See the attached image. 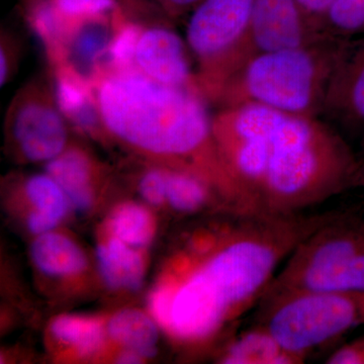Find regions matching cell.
<instances>
[{"label": "cell", "instance_id": "1", "mask_svg": "<svg viewBox=\"0 0 364 364\" xmlns=\"http://www.w3.org/2000/svg\"><path fill=\"white\" fill-rule=\"evenodd\" d=\"M213 131L230 173L259 212L299 214L351 189L359 156L321 117L247 102L219 109Z\"/></svg>", "mask_w": 364, "mask_h": 364}, {"label": "cell", "instance_id": "2", "mask_svg": "<svg viewBox=\"0 0 364 364\" xmlns=\"http://www.w3.org/2000/svg\"><path fill=\"white\" fill-rule=\"evenodd\" d=\"M334 214L239 213L221 245L173 286L170 331L198 341L240 317L258 304L280 263L299 242Z\"/></svg>", "mask_w": 364, "mask_h": 364}, {"label": "cell", "instance_id": "32", "mask_svg": "<svg viewBox=\"0 0 364 364\" xmlns=\"http://www.w3.org/2000/svg\"><path fill=\"white\" fill-rule=\"evenodd\" d=\"M363 154H364V145L363 146Z\"/></svg>", "mask_w": 364, "mask_h": 364}, {"label": "cell", "instance_id": "29", "mask_svg": "<svg viewBox=\"0 0 364 364\" xmlns=\"http://www.w3.org/2000/svg\"><path fill=\"white\" fill-rule=\"evenodd\" d=\"M351 188L364 189V154L358 158V166L352 177Z\"/></svg>", "mask_w": 364, "mask_h": 364}, {"label": "cell", "instance_id": "11", "mask_svg": "<svg viewBox=\"0 0 364 364\" xmlns=\"http://www.w3.org/2000/svg\"><path fill=\"white\" fill-rule=\"evenodd\" d=\"M320 117L364 145V37L353 40L340 63Z\"/></svg>", "mask_w": 364, "mask_h": 364}, {"label": "cell", "instance_id": "6", "mask_svg": "<svg viewBox=\"0 0 364 364\" xmlns=\"http://www.w3.org/2000/svg\"><path fill=\"white\" fill-rule=\"evenodd\" d=\"M257 324L305 360L323 345L364 324V293L296 291L261 296Z\"/></svg>", "mask_w": 364, "mask_h": 364}, {"label": "cell", "instance_id": "13", "mask_svg": "<svg viewBox=\"0 0 364 364\" xmlns=\"http://www.w3.org/2000/svg\"><path fill=\"white\" fill-rule=\"evenodd\" d=\"M26 195L35 205V212L28 217V225L35 234L51 231L63 219L68 210V198L63 189L49 174H36L25 183Z\"/></svg>", "mask_w": 364, "mask_h": 364}, {"label": "cell", "instance_id": "23", "mask_svg": "<svg viewBox=\"0 0 364 364\" xmlns=\"http://www.w3.org/2000/svg\"><path fill=\"white\" fill-rule=\"evenodd\" d=\"M23 56V43L16 33L1 28L0 33V86L11 82L20 68Z\"/></svg>", "mask_w": 364, "mask_h": 364}, {"label": "cell", "instance_id": "17", "mask_svg": "<svg viewBox=\"0 0 364 364\" xmlns=\"http://www.w3.org/2000/svg\"><path fill=\"white\" fill-rule=\"evenodd\" d=\"M109 333L117 343L141 358H152L156 353L158 330L156 325L145 314L138 310H124L112 318Z\"/></svg>", "mask_w": 364, "mask_h": 364}, {"label": "cell", "instance_id": "3", "mask_svg": "<svg viewBox=\"0 0 364 364\" xmlns=\"http://www.w3.org/2000/svg\"><path fill=\"white\" fill-rule=\"evenodd\" d=\"M88 87L107 135L144 154L181 162L244 203L218 149L210 104L200 91L161 85L114 65L102 67Z\"/></svg>", "mask_w": 364, "mask_h": 364}, {"label": "cell", "instance_id": "4", "mask_svg": "<svg viewBox=\"0 0 364 364\" xmlns=\"http://www.w3.org/2000/svg\"><path fill=\"white\" fill-rule=\"evenodd\" d=\"M352 42L325 33L310 44L255 57L227 81L214 105L222 109L253 102L294 116L320 117Z\"/></svg>", "mask_w": 364, "mask_h": 364}, {"label": "cell", "instance_id": "19", "mask_svg": "<svg viewBox=\"0 0 364 364\" xmlns=\"http://www.w3.org/2000/svg\"><path fill=\"white\" fill-rule=\"evenodd\" d=\"M154 228L150 213L136 203H124L112 215V233L131 247H144L149 244Z\"/></svg>", "mask_w": 364, "mask_h": 364}, {"label": "cell", "instance_id": "16", "mask_svg": "<svg viewBox=\"0 0 364 364\" xmlns=\"http://www.w3.org/2000/svg\"><path fill=\"white\" fill-rule=\"evenodd\" d=\"M31 253L41 272L53 277L75 274L86 267L85 253L63 235L41 234L33 242Z\"/></svg>", "mask_w": 364, "mask_h": 364}, {"label": "cell", "instance_id": "5", "mask_svg": "<svg viewBox=\"0 0 364 364\" xmlns=\"http://www.w3.org/2000/svg\"><path fill=\"white\" fill-rule=\"evenodd\" d=\"M364 293V219L335 212L299 242L263 296L287 291Z\"/></svg>", "mask_w": 364, "mask_h": 364}, {"label": "cell", "instance_id": "24", "mask_svg": "<svg viewBox=\"0 0 364 364\" xmlns=\"http://www.w3.org/2000/svg\"><path fill=\"white\" fill-rule=\"evenodd\" d=\"M168 170L152 168L143 174L139 182V191L143 198L152 205H161L167 198Z\"/></svg>", "mask_w": 364, "mask_h": 364}, {"label": "cell", "instance_id": "28", "mask_svg": "<svg viewBox=\"0 0 364 364\" xmlns=\"http://www.w3.org/2000/svg\"><path fill=\"white\" fill-rule=\"evenodd\" d=\"M338 0H296L299 6L322 30V21ZM323 31V30H322Z\"/></svg>", "mask_w": 364, "mask_h": 364}, {"label": "cell", "instance_id": "7", "mask_svg": "<svg viewBox=\"0 0 364 364\" xmlns=\"http://www.w3.org/2000/svg\"><path fill=\"white\" fill-rule=\"evenodd\" d=\"M254 0H203L188 16L186 41L203 97L214 105L234 73Z\"/></svg>", "mask_w": 364, "mask_h": 364}, {"label": "cell", "instance_id": "26", "mask_svg": "<svg viewBox=\"0 0 364 364\" xmlns=\"http://www.w3.org/2000/svg\"><path fill=\"white\" fill-rule=\"evenodd\" d=\"M172 296H173V287L165 286L159 287V289H157L150 299L151 312L156 318L159 324L167 329L169 327Z\"/></svg>", "mask_w": 364, "mask_h": 364}, {"label": "cell", "instance_id": "30", "mask_svg": "<svg viewBox=\"0 0 364 364\" xmlns=\"http://www.w3.org/2000/svg\"><path fill=\"white\" fill-rule=\"evenodd\" d=\"M141 356L135 351L127 350L117 358L119 363H141Z\"/></svg>", "mask_w": 364, "mask_h": 364}, {"label": "cell", "instance_id": "12", "mask_svg": "<svg viewBox=\"0 0 364 364\" xmlns=\"http://www.w3.org/2000/svg\"><path fill=\"white\" fill-rule=\"evenodd\" d=\"M93 172L95 167L87 153L69 146L46 166V173L59 184L71 205L79 210L92 205Z\"/></svg>", "mask_w": 364, "mask_h": 364}, {"label": "cell", "instance_id": "31", "mask_svg": "<svg viewBox=\"0 0 364 364\" xmlns=\"http://www.w3.org/2000/svg\"><path fill=\"white\" fill-rule=\"evenodd\" d=\"M117 1H119V4H121V6H123L124 4H126L127 6L132 7V9H133L134 13V6H136V4H139V2L142 1V0H117ZM122 9H123V7H122ZM124 11H126V9H124Z\"/></svg>", "mask_w": 364, "mask_h": 364}, {"label": "cell", "instance_id": "10", "mask_svg": "<svg viewBox=\"0 0 364 364\" xmlns=\"http://www.w3.org/2000/svg\"><path fill=\"white\" fill-rule=\"evenodd\" d=\"M323 35L325 33L296 0H254L247 33L235 59L233 75L255 57L301 47Z\"/></svg>", "mask_w": 364, "mask_h": 364}, {"label": "cell", "instance_id": "20", "mask_svg": "<svg viewBox=\"0 0 364 364\" xmlns=\"http://www.w3.org/2000/svg\"><path fill=\"white\" fill-rule=\"evenodd\" d=\"M51 331L60 341L85 353L97 350L104 340L102 323L92 318L62 316L52 323Z\"/></svg>", "mask_w": 364, "mask_h": 364}, {"label": "cell", "instance_id": "27", "mask_svg": "<svg viewBox=\"0 0 364 364\" xmlns=\"http://www.w3.org/2000/svg\"><path fill=\"white\" fill-rule=\"evenodd\" d=\"M160 11L168 21L181 20L189 16L203 0H156Z\"/></svg>", "mask_w": 364, "mask_h": 364}, {"label": "cell", "instance_id": "8", "mask_svg": "<svg viewBox=\"0 0 364 364\" xmlns=\"http://www.w3.org/2000/svg\"><path fill=\"white\" fill-rule=\"evenodd\" d=\"M4 128L9 145L26 162L59 156L70 141L71 124L60 107L54 81L36 76L11 98Z\"/></svg>", "mask_w": 364, "mask_h": 364}, {"label": "cell", "instance_id": "18", "mask_svg": "<svg viewBox=\"0 0 364 364\" xmlns=\"http://www.w3.org/2000/svg\"><path fill=\"white\" fill-rule=\"evenodd\" d=\"M210 182L207 177L191 170H168L166 200L177 212H198L210 200Z\"/></svg>", "mask_w": 364, "mask_h": 364}, {"label": "cell", "instance_id": "9", "mask_svg": "<svg viewBox=\"0 0 364 364\" xmlns=\"http://www.w3.org/2000/svg\"><path fill=\"white\" fill-rule=\"evenodd\" d=\"M107 65L128 67L161 85L200 92L186 38L166 21L144 23L130 18L112 48Z\"/></svg>", "mask_w": 364, "mask_h": 364}, {"label": "cell", "instance_id": "15", "mask_svg": "<svg viewBox=\"0 0 364 364\" xmlns=\"http://www.w3.org/2000/svg\"><path fill=\"white\" fill-rule=\"evenodd\" d=\"M97 256L102 279L112 289L136 291L142 286L143 259L134 247L114 237L97 248Z\"/></svg>", "mask_w": 364, "mask_h": 364}, {"label": "cell", "instance_id": "22", "mask_svg": "<svg viewBox=\"0 0 364 364\" xmlns=\"http://www.w3.org/2000/svg\"><path fill=\"white\" fill-rule=\"evenodd\" d=\"M55 11L64 18H79L122 11L117 0H50Z\"/></svg>", "mask_w": 364, "mask_h": 364}, {"label": "cell", "instance_id": "25", "mask_svg": "<svg viewBox=\"0 0 364 364\" xmlns=\"http://www.w3.org/2000/svg\"><path fill=\"white\" fill-rule=\"evenodd\" d=\"M329 364H364V335L342 345L326 359Z\"/></svg>", "mask_w": 364, "mask_h": 364}, {"label": "cell", "instance_id": "14", "mask_svg": "<svg viewBox=\"0 0 364 364\" xmlns=\"http://www.w3.org/2000/svg\"><path fill=\"white\" fill-rule=\"evenodd\" d=\"M222 363L229 364H299L304 359L284 350L263 326L257 324L242 333L228 347Z\"/></svg>", "mask_w": 364, "mask_h": 364}, {"label": "cell", "instance_id": "21", "mask_svg": "<svg viewBox=\"0 0 364 364\" xmlns=\"http://www.w3.org/2000/svg\"><path fill=\"white\" fill-rule=\"evenodd\" d=\"M322 30L345 39L364 37V0H338L323 18Z\"/></svg>", "mask_w": 364, "mask_h": 364}]
</instances>
